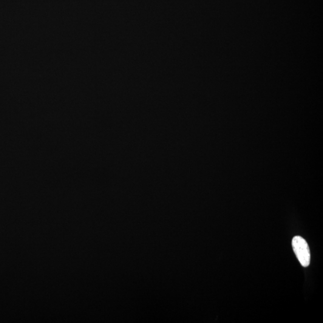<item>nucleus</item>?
I'll list each match as a JSON object with an SVG mask.
<instances>
[{"instance_id":"obj_1","label":"nucleus","mask_w":323,"mask_h":323,"mask_svg":"<svg viewBox=\"0 0 323 323\" xmlns=\"http://www.w3.org/2000/svg\"><path fill=\"white\" fill-rule=\"evenodd\" d=\"M292 246L297 259L302 266L308 267L310 264L311 254L308 243L302 237H294Z\"/></svg>"}]
</instances>
